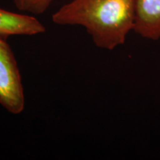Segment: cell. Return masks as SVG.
Listing matches in <instances>:
<instances>
[{
	"instance_id": "1",
	"label": "cell",
	"mask_w": 160,
	"mask_h": 160,
	"mask_svg": "<svg viewBox=\"0 0 160 160\" xmlns=\"http://www.w3.org/2000/svg\"><path fill=\"white\" fill-rule=\"evenodd\" d=\"M136 0H72L52 16L60 25L85 28L95 45L112 51L134 27Z\"/></svg>"
},
{
	"instance_id": "2",
	"label": "cell",
	"mask_w": 160,
	"mask_h": 160,
	"mask_svg": "<svg viewBox=\"0 0 160 160\" xmlns=\"http://www.w3.org/2000/svg\"><path fill=\"white\" fill-rule=\"evenodd\" d=\"M0 104L10 113L19 114L25 105L20 72L13 51L0 37Z\"/></svg>"
},
{
	"instance_id": "3",
	"label": "cell",
	"mask_w": 160,
	"mask_h": 160,
	"mask_svg": "<svg viewBox=\"0 0 160 160\" xmlns=\"http://www.w3.org/2000/svg\"><path fill=\"white\" fill-rule=\"evenodd\" d=\"M133 31L145 39H160V0H136Z\"/></svg>"
},
{
	"instance_id": "4",
	"label": "cell",
	"mask_w": 160,
	"mask_h": 160,
	"mask_svg": "<svg viewBox=\"0 0 160 160\" xmlns=\"http://www.w3.org/2000/svg\"><path fill=\"white\" fill-rule=\"evenodd\" d=\"M45 26L33 16L19 14L0 9V37L34 36L45 33Z\"/></svg>"
},
{
	"instance_id": "5",
	"label": "cell",
	"mask_w": 160,
	"mask_h": 160,
	"mask_svg": "<svg viewBox=\"0 0 160 160\" xmlns=\"http://www.w3.org/2000/svg\"><path fill=\"white\" fill-rule=\"evenodd\" d=\"M53 0H26L25 11L41 14L48 8Z\"/></svg>"
},
{
	"instance_id": "6",
	"label": "cell",
	"mask_w": 160,
	"mask_h": 160,
	"mask_svg": "<svg viewBox=\"0 0 160 160\" xmlns=\"http://www.w3.org/2000/svg\"><path fill=\"white\" fill-rule=\"evenodd\" d=\"M14 3L18 9L20 10V11H25L26 0H14Z\"/></svg>"
}]
</instances>
